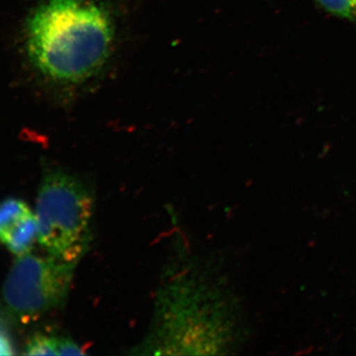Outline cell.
Segmentation results:
<instances>
[{
	"label": "cell",
	"mask_w": 356,
	"mask_h": 356,
	"mask_svg": "<svg viewBox=\"0 0 356 356\" xmlns=\"http://www.w3.org/2000/svg\"><path fill=\"white\" fill-rule=\"evenodd\" d=\"M236 336V317L226 293L206 274L184 269L159 288L151 331L140 353L224 355Z\"/></svg>",
	"instance_id": "obj_1"
},
{
	"label": "cell",
	"mask_w": 356,
	"mask_h": 356,
	"mask_svg": "<svg viewBox=\"0 0 356 356\" xmlns=\"http://www.w3.org/2000/svg\"><path fill=\"white\" fill-rule=\"evenodd\" d=\"M114 33L108 9L97 0H47L28 22L26 46L44 76L81 83L106 64Z\"/></svg>",
	"instance_id": "obj_2"
},
{
	"label": "cell",
	"mask_w": 356,
	"mask_h": 356,
	"mask_svg": "<svg viewBox=\"0 0 356 356\" xmlns=\"http://www.w3.org/2000/svg\"><path fill=\"white\" fill-rule=\"evenodd\" d=\"M92 210V196L79 178L48 170L37 196L38 243L49 254L77 264L90 243Z\"/></svg>",
	"instance_id": "obj_3"
},
{
	"label": "cell",
	"mask_w": 356,
	"mask_h": 356,
	"mask_svg": "<svg viewBox=\"0 0 356 356\" xmlns=\"http://www.w3.org/2000/svg\"><path fill=\"white\" fill-rule=\"evenodd\" d=\"M76 264L30 252L17 257L2 288V308L18 325H27L64 304Z\"/></svg>",
	"instance_id": "obj_4"
},
{
	"label": "cell",
	"mask_w": 356,
	"mask_h": 356,
	"mask_svg": "<svg viewBox=\"0 0 356 356\" xmlns=\"http://www.w3.org/2000/svg\"><path fill=\"white\" fill-rule=\"evenodd\" d=\"M38 221L32 212L9 229L0 243H3L11 254L20 257L32 252L35 243L38 242Z\"/></svg>",
	"instance_id": "obj_5"
},
{
	"label": "cell",
	"mask_w": 356,
	"mask_h": 356,
	"mask_svg": "<svg viewBox=\"0 0 356 356\" xmlns=\"http://www.w3.org/2000/svg\"><path fill=\"white\" fill-rule=\"evenodd\" d=\"M32 213L29 206L17 198H6L0 202V240L20 220Z\"/></svg>",
	"instance_id": "obj_6"
},
{
	"label": "cell",
	"mask_w": 356,
	"mask_h": 356,
	"mask_svg": "<svg viewBox=\"0 0 356 356\" xmlns=\"http://www.w3.org/2000/svg\"><path fill=\"white\" fill-rule=\"evenodd\" d=\"M60 337L50 336L46 332L33 334L25 346L26 355H58Z\"/></svg>",
	"instance_id": "obj_7"
},
{
	"label": "cell",
	"mask_w": 356,
	"mask_h": 356,
	"mask_svg": "<svg viewBox=\"0 0 356 356\" xmlns=\"http://www.w3.org/2000/svg\"><path fill=\"white\" fill-rule=\"evenodd\" d=\"M321 6L334 15L356 19V0H317Z\"/></svg>",
	"instance_id": "obj_8"
},
{
	"label": "cell",
	"mask_w": 356,
	"mask_h": 356,
	"mask_svg": "<svg viewBox=\"0 0 356 356\" xmlns=\"http://www.w3.org/2000/svg\"><path fill=\"white\" fill-rule=\"evenodd\" d=\"M84 353L72 339L60 337L58 355H83Z\"/></svg>",
	"instance_id": "obj_9"
},
{
	"label": "cell",
	"mask_w": 356,
	"mask_h": 356,
	"mask_svg": "<svg viewBox=\"0 0 356 356\" xmlns=\"http://www.w3.org/2000/svg\"><path fill=\"white\" fill-rule=\"evenodd\" d=\"M13 346L6 332L0 327V355H13Z\"/></svg>",
	"instance_id": "obj_10"
}]
</instances>
